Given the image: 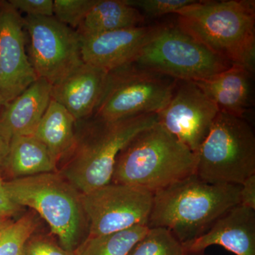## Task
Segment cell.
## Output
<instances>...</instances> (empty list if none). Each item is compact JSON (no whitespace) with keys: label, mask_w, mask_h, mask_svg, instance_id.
<instances>
[{"label":"cell","mask_w":255,"mask_h":255,"mask_svg":"<svg viewBox=\"0 0 255 255\" xmlns=\"http://www.w3.org/2000/svg\"><path fill=\"white\" fill-rule=\"evenodd\" d=\"M241 185L213 184L195 174L155 191L149 228L168 230L184 246L240 204Z\"/></svg>","instance_id":"6da1fadb"},{"label":"cell","mask_w":255,"mask_h":255,"mask_svg":"<svg viewBox=\"0 0 255 255\" xmlns=\"http://www.w3.org/2000/svg\"><path fill=\"white\" fill-rule=\"evenodd\" d=\"M175 14L178 27L210 51L254 71L255 1L196 0Z\"/></svg>","instance_id":"7a4b0ae2"},{"label":"cell","mask_w":255,"mask_h":255,"mask_svg":"<svg viewBox=\"0 0 255 255\" xmlns=\"http://www.w3.org/2000/svg\"><path fill=\"white\" fill-rule=\"evenodd\" d=\"M79 122L83 130L82 134L76 132V143L65 158L61 175L85 194L112 182L121 151L159 120L157 114H149L112 122L92 116Z\"/></svg>","instance_id":"3957f363"},{"label":"cell","mask_w":255,"mask_h":255,"mask_svg":"<svg viewBox=\"0 0 255 255\" xmlns=\"http://www.w3.org/2000/svg\"><path fill=\"white\" fill-rule=\"evenodd\" d=\"M196 155L160 124L144 130L121 151L112 182L155 193L195 174Z\"/></svg>","instance_id":"277c9868"},{"label":"cell","mask_w":255,"mask_h":255,"mask_svg":"<svg viewBox=\"0 0 255 255\" xmlns=\"http://www.w3.org/2000/svg\"><path fill=\"white\" fill-rule=\"evenodd\" d=\"M4 186L15 204L31 208L46 221L64 249L75 251L88 227L82 194L61 174L12 179Z\"/></svg>","instance_id":"5b68a950"},{"label":"cell","mask_w":255,"mask_h":255,"mask_svg":"<svg viewBox=\"0 0 255 255\" xmlns=\"http://www.w3.org/2000/svg\"><path fill=\"white\" fill-rule=\"evenodd\" d=\"M195 174L213 184L241 185L255 174V136L244 118L220 112L196 152Z\"/></svg>","instance_id":"8992f818"},{"label":"cell","mask_w":255,"mask_h":255,"mask_svg":"<svg viewBox=\"0 0 255 255\" xmlns=\"http://www.w3.org/2000/svg\"><path fill=\"white\" fill-rule=\"evenodd\" d=\"M177 82L135 63L127 64L109 72L93 117L112 122L142 114H157L168 105Z\"/></svg>","instance_id":"52a82bcc"},{"label":"cell","mask_w":255,"mask_h":255,"mask_svg":"<svg viewBox=\"0 0 255 255\" xmlns=\"http://www.w3.org/2000/svg\"><path fill=\"white\" fill-rule=\"evenodd\" d=\"M133 63L177 81L190 82L214 76L231 65L177 26L167 25H159Z\"/></svg>","instance_id":"ba28073f"},{"label":"cell","mask_w":255,"mask_h":255,"mask_svg":"<svg viewBox=\"0 0 255 255\" xmlns=\"http://www.w3.org/2000/svg\"><path fill=\"white\" fill-rule=\"evenodd\" d=\"M153 196V193L142 188L113 182L82 194L88 236L147 226Z\"/></svg>","instance_id":"9c48e42d"},{"label":"cell","mask_w":255,"mask_h":255,"mask_svg":"<svg viewBox=\"0 0 255 255\" xmlns=\"http://www.w3.org/2000/svg\"><path fill=\"white\" fill-rule=\"evenodd\" d=\"M23 18L29 36L28 58L37 78L54 85L84 63L81 42L76 30L54 16Z\"/></svg>","instance_id":"30bf717a"},{"label":"cell","mask_w":255,"mask_h":255,"mask_svg":"<svg viewBox=\"0 0 255 255\" xmlns=\"http://www.w3.org/2000/svg\"><path fill=\"white\" fill-rule=\"evenodd\" d=\"M219 112L194 82L178 81L168 105L157 117L167 131L196 154Z\"/></svg>","instance_id":"8fae6325"},{"label":"cell","mask_w":255,"mask_h":255,"mask_svg":"<svg viewBox=\"0 0 255 255\" xmlns=\"http://www.w3.org/2000/svg\"><path fill=\"white\" fill-rule=\"evenodd\" d=\"M24 28L19 12L9 1H0V97L4 106L38 79L26 53Z\"/></svg>","instance_id":"7c38bea8"},{"label":"cell","mask_w":255,"mask_h":255,"mask_svg":"<svg viewBox=\"0 0 255 255\" xmlns=\"http://www.w3.org/2000/svg\"><path fill=\"white\" fill-rule=\"evenodd\" d=\"M158 27L140 26L80 37L82 60L107 72L133 63Z\"/></svg>","instance_id":"4fadbf2b"},{"label":"cell","mask_w":255,"mask_h":255,"mask_svg":"<svg viewBox=\"0 0 255 255\" xmlns=\"http://www.w3.org/2000/svg\"><path fill=\"white\" fill-rule=\"evenodd\" d=\"M211 246L223 247L236 255H255V210L235 206L205 234L183 247L186 255H194Z\"/></svg>","instance_id":"5bb4252c"},{"label":"cell","mask_w":255,"mask_h":255,"mask_svg":"<svg viewBox=\"0 0 255 255\" xmlns=\"http://www.w3.org/2000/svg\"><path fill=\"white\" fill-rule=\"evenodd\" d=\"M109 72L84 63L52 85L51 98L63 106L76 122L92 117L100 104Z\"/></svg>","instance_id":"9a60e30c"},{"label":"cell","mask_w":255,"mask_h":255,"mask_svg":"<svg viewBox=\"0 0 255 255\" xmlns=\"http://www.w3.org/2000/svg\"><path fill=\"white\" fill-rule=\"evenodd\" d=\"M52 85L38 78L0 113V132L9 141L34 134L51 100Z\"/></svg>","instance_id":"2e32d148"},{"label":"cell","mask_w":255,"mask_h":255,"mask_svg":"<svg viewBox=\"0 0 255 255\" xmlns=\"http://www.w3.org/2000/svg\"><path fill=\"white\" fill-rule=\"evenodd\" d=\"M253 70L232 64L224 71L194 82L219 107L220 112L244 118L252 106Z\"/></svg>","instance_id":"e0dca14e"},{"label":"cell","mask_w":255,"mask_h":255,"mask_svg":"<svg viewBox=\"0 0 255 255\" xmlns=\"http://www.w3.org/2000/svg\"><path fill=\"white\" fill-rule=\"evenodd\" d=\"M58 164L76 143V120L63 106L51 99L34 134Z\"/></svg>","instance_id":"ac0fdd59"},{"label":"cell","mask_w":255,"mask_h":255,"mask_svg":"<svg viewBox=\"0 0 255 255\" xmlns=\"http://www.w3.org/2000/svg\"><path fill=\"white\" fill-rule=\"evenodd\" d=\"M145 16L127 0H97L76 30L79 36H89L143 26Z\"/></svg>","instance_id":"d6986e66"},{"label":"cell","mask_w":255,"mask_h":255,"mask_svg":"<svg viewBox=\"0 0 255 255\" xmlns=\"http://www.w3.org/2000/svg\"><path fill=\"white\" fill-rule=\"evenodd\" d=\"M4 170L13 179L58 172L49 150L33 135L11 139Z\"/></svg>","instance_id":"ffe728a7"},{"label":"cell","mask_w":255,"mask_h":255,"mask_svg":"<svg viewBox=\"0 0 255 255\" xmlns=\"http://www.w3.org/2000/svg\"><path fill=\"white\" fill-rule=\"evenodd\" d=\"M149 228L134 227L98 236H87L73 251L75 255H128L145 236Z\"/></svg>","instance_id":"44dd1931"},{"label":"cell","mask_w":255,"mask_h":255,"mask_svg":"<svg viewBox=\"0 0 255 255\" xmlns=\"http://www.w3.org/2000/svg\"><path fill=\"white\" fill-rule=\"evenodd\" d=\"M128 255H186L184 247L163 228H149L145 236Z\"/></svg>","instance_id":"7402d4cb"},{"label":"cell","mask_w":255,"mask_h":255,"mask_svg":"<svg viewBox=\"0 0 255 255\" xmlns=\"http://www.w3.org/2000/svg\"><path fill=\"white\" fill-rule=\"evenodd\" d=\"M36 219L23 216L0 229V255H21L26 242L34 234Z\"/></svg>","instance_id":"603a6c76"},{"label":"cell","mask_w":255,"mask_h":255,"mask_svg":"<svg viewBox=\"0 0 255 255\" xmlns=\"http://www.w3.org/2000/svg\"><path fill=\"white\" fill-rule=\"evenodd\" d=\"M97 0H54L53 16L73 29H78Z\"/></svg>","instance_id":"cb8c5ba5"},{"label":"cell","mask_w":255,"mask_h":255,"mask_svg":"<svg viewBox=\"0 0 255 255\" xmlns=\"http://www.w3.org/2000/svg\"><path fill=\"white\" fill-rule=\"evenodd\" d=\"M196 0H127L128 4L136 8L142 14L152 17L175 14Z\"/></svg>","instance_id":"d4e9b609"},{"label":"cell","mask_w":255,"mask_h":255,"mask_svg":"<svg viewBox=\"0 0 255 255\" xmlns=\"http://www.w3.org/2000/svg\"><path fill=\"white\" fill-rule=\"evenodd\" d=\"M21 255H75L53 240L44 236H31L25 243Z\"/></svg>","instance_id":"484cf974"},{"label":"cell","mask_w":255,"mask_h":255,"mask_svg":"<svg viewBox=\"0 0 255 255\" xmlns=\"http://www.w3.org/2000/svg\"><path fill=\"white\" fill-rule=\"evenodd\" d=\"M8 1L16 11L26 13V16H53V0H9Z\"/></svg>","instance_id":"4316f807"},{"label":"cell","mask_w":255,"mask_h":255,"mask_svg":"<svg viewBox=\"0 0 255 255\" xmlns=\"http://www.w3.org/2000/svg\"><path fill=\"white\" fill-rule=\"evenodd\" d=\"M240 204L255 210V174L246 179L241 185Z\"/></svg>","instance_id":"83f0119b"},{"label":"cell","mask_w":255,"mask_h":255,"mask_svg":"<svg viewBox=\"0 0 255 255\" xmlns=\"http://www.w3.org/2000/svg\"><path fill=\"white\" fill-rule=\"evenodd\" d=\"M4 182L2 178H1L0 179V215L11 217L17 214L21 207L15 204L14 201L10 199L5 189Z\"/></svg>","instance_id":"f1b7e54d"},{"label":"cell","mask_w":255,"mask_h":255,"mask_svg":"<svg viewBox=\"0 0 255 255\" xmlns=\"http://www.w3.org/2000/svg\"><path fill=\"white\" fill-rule=\"evenodd\" d=\"M10 142L0 132V173L4 169L9 153Z\"/></svg>","instance_id":"f546056e"},{"label":"cell","mask_w":255,"mask_h":255,"mask_svg":"<svg viewBox=\"0 0 255 255\" xmlns=\"http://www.w3.org/2000/svg\"><path fill=\"white\" fill-rule=\"evenodd\" d=\"M10 219H11V217H9V216L0 215V229L12 221Z\"/></svg>","instance_id":"4dcf8cb0"},{"label":"cell","mask_w":255,"mask_h":255,"mask_svg":"<svg viewBox=\"0 0 255 255\" xmlns=\"http://www.w3.org/2000/svg\"><path fill=\"white\" fill-rule=\"evenodd\" d=\"M4 105H3L2 100H1V97H0V110H1V107H2Z\"/></svg>","instance_id":"1f68e13d"},{"label":"cell","mask_w":255,"mask_h":255,"mask_svg":"<svg viewBox=\"0 0 255 255\" xmlns=\"http://www.w3.org/2000/svg\"></svg>","instance_id":"d6a6232c"},{"label":"cell","mask_w":255,"mask_h":255,"mask_svg":"<svg viewBox=\"0 0 255 255\" xmlns=\"http://www.w3.org/2000/svg\"><path fill=\"white\" fill-rule=\"evenodd\" d=\"M1 176H0V179H1Z\"/></svg>","instance_id":"836d02e7"}]
</instances>
